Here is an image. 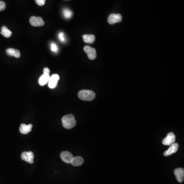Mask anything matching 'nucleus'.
Returning <instances> with one entry per match:
<instances>
[{
  "label": "nucleus",
  "instance_id": "10",
  "mask_svg": "<svg viewBox=\"0 0 184 184\" xmlns=\"http://www.w3.org/2000/svg\"><path fill=\"white\" fill-rule=\"evenodd\" d=\"M178 144L176 143H174V144H171L170 145V147L168 149V150H166L164 153V156L165 157L171 156L172 154L177 153V151L178 150Z\"/></svg>",
  "mask_w": 184,
  "mask_h": 184
},
{
  "label": "nucleus",
  "instance_id": "16",
  "mask_svg": "<svg viewBox=\"0 0 184 184\" xmlns=\"http://www.w3.org/2000/svg\"><path fill=\"white\" fill-rule=\"evenodd\" d=\"M82 38H83V41L86 43L93 44L95 42V36L93 35V34H86V35H83L82 36Z\"/></svg>",
  "mask_w": 184,
  "mask_h": 184
},
{
  "label": "nucleus",
  "instance_id": "6",
  "mask_svg": "<svg viewBox=\"0 0 184 184\" xmlns=\"http://www.w3.org/2000/svg\"><path fill=\"white\" fill-rule=\"evenodd\" d=\"M175 136L173 132H169L166 137L164 139L162 143L165 145L170 146L175 142Z\"/></svg>",
  "mask_w": 184,
  "mask_h": 184
},
{
  "label": "nucleus",
  "instance_id": "12",
  "mask_svg": "<svg viewBox=\"0 0 184 184\" xmlns=\"http://www.w3.org/2000/svg\"><path fill=\"white\" fill-rule=\"evenodd\" d=\"M32 126V125L31 124L28 125L22 124L19 128V132L23 135H27L31 132Z\"/></svg>",
  "mask_w": 184,
  "mask_h": 184
},
{
  "label": "nucleus",
  "instance_id": "9",
  "mask_svg": "<svg viewBox=\"0 0 184 184\" xmlns=\"http://www.w3.org/2000/svg\"><path fill=\"white\" fill-rule=\"evenodd\" d=\"M60 79V76L58 74H54L51 76L48 82V86L50 89H54L57 85V82Z\"/></svg>",
  "mask_w": 184,
  "mask_h": 184
},
{
  "label": "nucleus",
  "instance_id": "17",
  "mask_svg": "<svg viewBox=\"0 0 184 184\" xmlns=\"http://www.w3.org/2000/svg\"><path fill=\"white\" fill-rule=\"evenodd\" d=\"M1 34L6 38H9L12 36V32L7 28V27L4 26L2 27Z\"/></svg>",
  "mask_w": 184,
  "mask_h": 184
},
{
  "label": "nucleus",
  "instance_id": "4",
  "mask_svg": "<svg viewBox=\"0 0 184 184\" xmlns=\"http://www.w3.org/2000/svg\"><path fill=\"white\" fill-rule=\"evenodd\" d=\"M83 50L88 55V57L90 60H94L96 58V51L93 48H92L89 46H86L83 48Z\"/></svg>",
  "mask_w": 184,
  "mask_h": 184
},
{
  "label": "nucleus",
  "instance_id": "13",
  "mask_svg": "<svg viewBox=\"0 0 184 184\" xmlns=\"http://www.w3.org/2000/svg\"><path fill=\"white\" fill-rule=\"evenodd\" d=\"M6 53L10 56H14L16 58H19L21 57V53L19 50L13 49V48H8L6 50Z\"/></svg>",
  "mask_w": 184,
  "mask_h": 184
},
{
  "label": "nucleus",
  "instance_id": "20",
  "mask_svg": "<svg viewBox=\"0 0 184 184\" xmlns=\"http://www.w3.org/2000/svg\"><path fill=\"white\" fill-rule=\"evenodd\" d=\"M58 38L61 42H65V36L64 33L62 32H60L58 34Z\"/></svg>",
  "mask_w": 184,
  "mask_h": 184
},
{
  "label": "nucleus",
  "instance_id": "5",
  "mask_svg": "<svg viewBox=\"0 0 184 184\" xmlns=\"http://www.w3.org/2000/svg\"><path fill=\"white\" fill-rule=\"evenodd\" d=\"M122 15L120 14H111L108 16L107 22L111 25L115 24L117 23L120 22L122 21Z\"/></svg>",
  "mask_w": 184,
  "mask_h": 184
},
{
  "label": "nucleus",
  "instance_id": "7",
  "mask_svg": "<svg viewBox=\"0 0 184 184\" xmlns=\"http://www.w3.org/2000/svg\"><path fill=\"white\" fill-rule=\"evenodd\" d=\"M34 157V154L32 152H25L23 153L21 155V158L23 160L30 164H32L33 163Z\"/></svg>",
  "mask_w": 184,
  "mask_h": 184
},
{
  "label": "nucleus",
  "instance_id": "8",
  "mask_svg": "<svg viewBox=\"0 0 184 184\" xmlns=\"http://www.w3.org/2000/svg\"><path fill=\"white\" fill-rule=\"evenodd\" d=\"M61 157L64 162L67 164H71L74 157L73 154L70 153V152L65 151L61 153Z\"/></svg>",
  "mask_w": 184,
  "mask_h": 184
},
{
  "label": "nucleus",
  "instance_id": "3",
  "mask_svg": "<svg viewBox=\"0 0 184 184\" xmlns=\"http://www.w3.org/2000/svg\"><path fill=\"white\" fill-rule=\"evenodd\" d=\"M29 22L31 25L34 27H41L45 25V22L40 16H31L29 19Z\"/></svg>",
  "mask_w": 184,
  "mask_h": 184
},
{
  "label": "nucleus",
  "instance_id": "14",
  "mask_svg": "<svg viewBox=\"0 0 184 184\" xmlns=\"http://www.w3.org/2000/svg\"><path fill=\"white\" fill-rule=\"evenodd\" d=\"M50 76L49 74H44L40 76L39 78V83L40 86H44L47 83H48Z\"/></svg>",
  "mask_w": 184,
  "mask_h": 184
},
{
  "label": "nucleus",
  "instance_id": "15",
  "mask_svg": "<svg viewBox=\"0 0 184 184\" xmlns=\"http://www.w3.org/2000/svg\"><path fill=\"white\" fill-rule=\"evenodd\" d=\"M83 162H84V160L82 157H73L71 164L74 166H80L82 165Z\"/></svg>",
  "mask_w": 184,
  "mask_h": 184
},
{
  "label": "nucleus",
  "instance_id": "22",
  "mask_svg": "<svg viewBox=\"0 0 184 184\" xmlns=\"http://www.w3.org/2000/svg\"><path fill=\"white\" fill-rule=\"evenodd\" d=\"M35 2L36 3V4L39 6H42L45 5L46 0H35Z\"/></svg>",
  "mask_w": 184,
  "mask_h": 184
},
{
  "label": "nucleus",
  "instance_id": "2",
  "mask_svg": "<svg viewBox=\"0 0 184 184\" xmlns=\"http://www.w3.org/2000/svg\"><path fill=\"white\" fill-rule=\"evenodd\" d=\"M78 96L82 100L90 101H92L95 99L96 95L93 91L83 90L78 92Z\"/></svg>",
  "mask_w": 184,
  "mask_h": 184
},
{
  "label": "nucleus",
  "instance_id": "18",
  "mask_svg": "<svg viewBox=\"0 0 184 184\" xmlns=\"http://www.w3.org/2000/svg\"><path fill=\"white\" fill-rule=\"evenodd\" d=\"M62 14L64 18L66 19H70L73 16V12L68 8H64L62 10Z\"/></svg>",
  "mask_w": 184,
  "mask_h": 184
},
{
  "label": "nucleus",
  "instance_id": "23",
  "mask_svg": "<svg viewBox=\"0 0 184 184\" xmlns=\"http://www.w3.org/2000/svg\"><path fill=\"white\" fill-rule=\"evenodd\" d=\"M50 72V70L48 68H45L44 69V74H49Z\"/></svg>",
  "mask_w": 184,
  "mask_h": 184
},
{
  "label": "nucleus",
  "instance_id": "1",
  "mask_svg": "<svg viewBox=\"0 0 184 184\" xmlns=\"http://www.w3.org/2000/svg\"><path fill=\"white\" fill-rule=\"evenodd\" d=\"M61 121L63 126L66 129H71L76 124V120L73 115H66L62 118Z\"/></svg>",
  "mask_w": 184,
  "mask_h": 184
},
{
  "label": "nucleus",
  "instance_id": "11",
  "mask_svg": "<svg viewBox=\"0 0 184 184\" xmlns=\"http://www.w3.org/2000/svg\"><path fill=\"white\" fill-rule=\"evenodd\" d=\"M177 181L179 183H183L184 181V169L183 168H178L175 169L174 171Z\"/></svg>",
  "mask_w": 184,
  "mask_h": 184
},
{
  "label": "nucleus",
  "instance_id": "21",
  "mask_svg": "<svg viewBox=\"0 0 184 184\" xmlns=\"http://www.w3.org/2000/svg\"><path fill=\"white\" fill-rule=\"evenodd\" d=\"M6 3L4 2L0 1V11H3L6 8Z\"/></svg>",
  "mask_w": 184,
  "mask_h": 184
},
{
  "label": "nucleus",
  "instance_id": "19",
  "mask_svg": "<svg viewBox=\"0 0 184 184\" xmlns=\"http://www.w3.org/2000/svg\"><path fill=\"white\" fill-rule=\"evenodd\" d=\"M51 50L52 52H55V53L58 52V47H57L56 44L54 43H52L51 44Z\"/></svg>",
  "mask_w": 184,
  "mask_h": 184
}]
</instances>
